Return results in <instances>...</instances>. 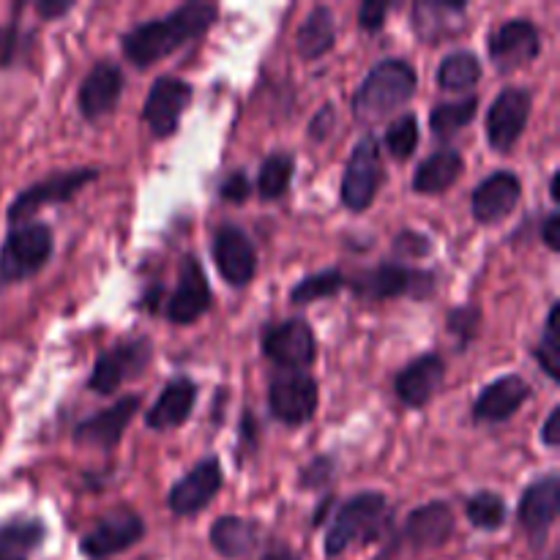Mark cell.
<instances>
[{
    "instance_id": "6da1fadb",
    "label": "cell",
    "mask_w": 560,
    "mask_h": 560,
    "mask_svg": "<svg viewBox=\"0 0 560 560\" xmlns=\"http://www.w3.org/2000/svg\"><path fill=\"white\" fill-rule=\"evenodd\" d=\"M219 20V5L213 0H189V3L178 5L170 14L156 16V20L140 22L124 33L120 47H124L126 58L137 66V69H148L156 60L167 58L175 49L184 44L195 42V38L206 36Z\"/></svg>"
},
{
    "instance_id": "7a4b0ae2",
    "label": "cell",
    "mask_w": 560,
    "mask_h": 560,
    "mask_svg": "<svg viewBox=\"0 0 560 560\" xmlns=\"http://www.w3.org/2000/svg\"><path fill=\"white\" fill-rule=\"evenodd\" d=\"M392 506L383 492H359L339 506L326 534V556L339 558L353 545H372L392 525Z\"/></svg>"
},
{
    "instance_id": "3957f363",
    "label": "cell",
    "mask_w": 560,
    "mask_h": 560,
    "mask_svg": "<svg viewBox=\"0 0 560 560\" xmlns=\"http://www.w3.org/2000/svg\"><path fill=\"white\" fill-rule=\"evenodd\" d=\"M416 85H419V74L408 60H381L355 91L353 115L359 120L386 118L416 96Z\"/></svg>"
},
{
    "instance_id": "277c9868",
    "label": "cell",
    "mask_w": 560,
    "mask_h": 560,
    "mask_svg": "<svg viewBox=\"0 0 560 560\" xmlns=\"http://www.w3.org/2000/svg\"><path fill=\"white\" fill-rule=\"evenodd\" d=\"M348 288L353 290L355 299L364 301H392L402 295L427 299L435 290V273L397 266V262H381V266L353 273L348 279Z\"/></svg>"
},
{
    "instance_id": "5b68a950",
    "label": "cell",
    "mask_w": 560,
    "mask_h": 560,
    "mask_svg": "<svg viewBox=\"0 0 560 560\" xmlns=\"http://www.w3.org/2000/svg\"><path fill=\"white\" fill-rule=\"evenodd\" d=\"M52 257V230L47 224H16L0 249V282H25Z\"/></svg>"
},
{
    "instance_id": "8992f818",
    "label": "cell",
    "mask_w": 560,
    "mask_h": 560,
    "mask_svg": "<svg viewBox=\"0 0 560 560\" xmlns=\"http://www.w3.org/2000/svg\"><path fill=\"white\" fill-rule=\"evenodd\" d=\"M383 184V159H381V142L375 135H364L353 148L348 167L342 175V206L348 211H366L375 202L377 189Z\"/></svg>"
},
{
    "instance_id": "52a82bcc",
    "label": "cell",
    "mask_w": 560,
    "mask_h": 560,
    "mask_svg": "<svg viewBox=\"0 0 560 560\" xmlns=\"http://www.w3.org/2000/svg\"><path fill=\"white\" fill-rule=\"evenodd\" d=\"M96 178H98L96 167H82V170H69V173H52L44 180H36L33 186L22 189L20 195L14 197V202L9 206L11 228H16V224H22L25 219H31L33 213L42 211V208L74 200L77 191H82Z\"/></svg>"
},
{
    "instance_id": "ba28073f",
    "label": "cell",
    "mask_w": 560,
    "mask_h": 560,
    "mask_svg": "<svg viewBox=\"0 0 560 560\" xmlns=\"http://www.w3.org/2000/svg\"><path fill=\"white\" fill-rule=\"evenodd\" d=\"M320 388L310 372H279L268 388V410L288 427H301L315 416Z\"/></svg>"
},
{
    "instance_id": "9c48e42d",
    "label": "cell",
    "mask_w": 560,
    "mask_h": 560,
    "mask_svg": "<svg viewBox=\"0 0 560 560\" xmlns=\"http://www.w3.org/2000/svg\"><path fill=\"white\" fill-rule=\"evenodd\" d=\"M151 342L148 339H129V342L118 345V348L107 350L93 364L91 377H88V388L102 397L115 394L126 381H135L145 372L151 364Z\"/></svg>"
},
{
    "instance_id": "30bf717a",
    "label": "cell",
    "mask_w": 560,
    "mask_h": 560,
    "mask_svg": "<svg viewBox=\"0 0 560 560\" xmlns=\"http://www.w3.org/2000/svg\"><path fill=\"white\" fill-rule=\"evenodd\" d=\"M530 107H534V93L528 88L512 85L498 93L487 113V140H490L492 151L509 153L517 145L528 126Z\"/></svg>"
},
{
    "instance_id": "8fae6325",
    "label": "cell",
    "mask_w": 560,
    "mask_h": 560,
    "mask_svg": "<svg viewBox=\"0 0 560 560\" xmlns=\"http://www.w3.org/2000/svg\"><path fill=\"white\" fill-rule=\"evenodd\" d=\"M145 536V523L140 520V514L131 512V509H115V512L104 514L80 541L82 556L91 560H107L113 556H120L129 547H135L137 541Z\"/></svg>"
},
{
    "instance_id": "7c38bea8",
    "label": "cell",
    "mask_w": 560,
    "mask_h": 560,
    "mask_svg": "<svg viewBox=\"0 0 560 560\" xmlns=\"http://www.w3.org/2000/svg\"><path fill=\"white\" fill-rule=\"evenodd\" d=\"M315 331L304 317L282 320L262 334V353L282 372H304L315 361Z\"/></svg>"
},
{
    "instance_id": "4fadbf2b",
    "label": "cell",
    "mask_w": 560,
    "mask_h": 560,
    "mask_svg": "<svg viewBox=\"0 0 560 560\" xmlns=\"http://www.w3.org/2000/svg\"><path fill=\"white\" fill-rule=\"evenodd\" d=\"M490 60L501 74L525 69L541 52V33L530 20H506L487 42Z\"/></svg>"
},
{
    "instance_id": "5bb4252c",
    "label": "cell",
    "mask_w": 560,
    "mask_h": 560,
    "mask_svg": "<svg viewBox=\"0 0 560 560\" xmlns=\"http://www.w3.org/2000/svg\"><path fill=\"white\" fill-rule=\"evenodd\" d=\"M222 465L219 459L206 457L195 465L186 476H180L167 492V509L178 517H191V514H200L213 498L222 490Z\"/></svg>"
},
{
    "instance_id": "9a60e30c",
    "label": "cell",
    "mask_w": 560,
    "mask_h": 560,
    "mask_svg": "<svg viewBox=\"0 0 560 560\" xmlns=\"http://www.w3.org/2000/svg\"><path fill=\"white\" fill-rule=\"evenodd\" d=\"M191 96H195L191 85L178 77H159L153 82L151 93L142 104V120L153 131V137L164 140V137H173L178 131L180 115L189 107Z\"/></svg>"
},
{
    "instance_id": "2e32d148",
    "label": "cell",
    "mask_w": 560,
    "mask_h": 560,
    "mask_svg": "<svg viewBox=\"0 0 560 560\" xmlns=\"http://www.w3.org/2000/svg\"><path fill=\"white\" fill-rule=\"evenodd\" d=\"M560 512V479L556 474L541 476L539 481L525 490L523 503H520V525L528 534L530 547L541 550L547 545L552 525H556Z\"/></svg>"
},
{
    "instance_id": "e0dca14e",
    "label": "cell",
    "mask_w": 560,
    "mask_h": 560,
    "mask_svg": "<svg viewBox=\"0 0 560 560\" xmlns=\"http://www.w3.org/2000/svg\"><path fill=\"white\" fill-rule=\"evenodd\" d=\"M213 262L233 288H246L257 273V249L249 235L235 224H222L213 233Z\"/></svg>"
},
{
    "instance_id": "ac0fdd59",
    "label": "cell",
    "mask_w": 560,
    "mask_h": 560,
    "mask_svg": "<svg viewBox=\"0 0 560 560\" xmlns=\"http://www.w3.org/2000/svg\"><path fill=\"white\" fill-rule=\"evenodd\" d=\"M211 304L213 295L211 288H208V279L200 260L197 257H186L184 266H180L178 288L170 295L167 306H164V315L175 326H191V323H197L211 310Z\"/></svg>"
},
{
    "instance_id": "d6986e66",
    "label": "cell",
    "mask_w": 560,
    "mask_h": 560,
    "mask_svg": "<svg viewBox=\"0 0 560 560\" xmlns=\"http://www.w3.org/2000/svg\"><path fill=\"white\" fill-rule=\"evenodd\" d=\"M523 180L512 170H498L487 175L470 195V213L479 224H498L520 206Z\"/></svg>"
},
{
    "instance_id": "ffe728a7",
    "label": "cell",
    "mask_w": 560,
    "mask_h": 560,
    "mask_svg": "<svg viewBox=\"0 0 560 560\" xmlns=\"http://www.w3.org/2000/svg\"><path fill=\"white\" fill-rule=\"evenodd\" d=\"M454 534V512L446 501H432L413 509L399 530V545H408L413 550H438L446 545Z\"/></svg>"
},
{
    "instance_id": "44dd1931",
    "label": "cell",
    "mask_w": 560,
    "mask_h": 560,
    "mask_svg": "<svg viewBox=\"0 0 560 560\" xmlns=\"http://www.w3.org/2000/svg\"><path fill=\"white\" fill-rule=\"evenodd\" d=\"M140 410V397L137 394H129V397L118 399L115 405H109L107 410L102 413H93L91 419L80 421L74 427V441L80 446H91V448H115L124 438L126 427L131 424V419Z\"/></svg>"
},
{
    "instance_id": "7402d4cb",
    "label": "cell",
    "mask_w": 560,
    "mask_h": 560,
    "mask_svg": "<svg viewBox=\"0 0 560 560\" xmlns=\"http://www.w3.org/2000/svg\"><path fill=\"white\" fill-rule=\"evenodd\" d=\"M120 93H124V71H120V66L113 63V60H98L91 74L82 80L77 104H80V113L88 120H98L118 107Z\"/></svg>"
},
{
    "instance_id": "603a6c76",
    "label": "cell",
    "mask_w": 560,
    "mask_h": 560,
    "mask_svg": "<svg viewBox=\"0 0 560 560\" xmlns=\"http://www.w3.org/2000/svg\"><path fill=\"white\" fill-rule=\"evenodd\" d=\"M530 397V386L520 375H503L481 388L479 399L474 402V421L479 424H503L512 419Z\"/></svg>"
},
{
    "instance_id": "cb8c5ba5",
    "label": "cell",
    "mask_w": 560,
    "mask_h": 560,
    "mask_svg": "<svg viewBox=\"0 0 560 560\" xmlns=\"http://www.w3.org/2000/svg\"><path fill=\"white\" fill-rule=\"evenodd\" d=\"M443 381H446V361L438 353H424L399 372L394 388L408 408H424L441 392Z\"/></svg>"
},
{
    "instance_id": "d4e9b609",
    "label": "cell",
    "mask_w": 560,
    "mask_h": 560,
    "mask_svg": "<svg viewBox=\"0 0 560 560\" xmlns=\"http://www.w3.org/2000/svg\"><path fill=\"white\" fill-rule=\"evenodd\" d=\"M468 3L463 0H419L413 5V31L424 44H441L463 33Z\"/></svg>"
},
{
    "instance_id": "484cf974",
    "label": "cell",
    "mask_w": 560,
    "mask_h": 560,
    "mask_svg": "<svg viewBox=\"0 0 560 560\" xmlns=\"http://www.w3.org/2000/svg\"><path fill=\"white\" fill-rule=\"evenodd\" d=\"M197 402V383L191 377L178 375L162 388L153 408L145 413V424L156 432L175 430L191 416Z\"/></svg>"
},
{
    "instance_id": "4316f807",
    "label": "cell",
    "mask_w": 560,
    "mask_h": 560,
    "mask_svg": "<svg viewBox=\"0 0 560 560\" xmlns=\"http://www.w3.org/2000/svg\"><path fill=\"white\" fill-rule=\"evenodd\" d=\"M337 44V20L328 5H315L295 33V52L304 60H320Z\"/></svg>"
},
{
    "instance_id": "83f0119b",
    "label": "cell",
    "mask_w": 560,
    "mask_h": 560,
    "mask_svg": "<svg viewBox=\"0 0 560 560\" xmlns=\"http://www.w3.org/2000/svg\"><path fill=\"white\" fill-rule=\"evenodd\" d=\"M463 170V153L454 151V148H443V151L432 153L430 159L419 164L413 175V191H419V195H443V191L457 184Z\"/></svg>"
},
{
    "instance_id": "f1b7e54d",
    "label": "cell",
    "mask_w": 560,
    "mask_h": 560,
    "mask_svg": "<svg viewBox=\"0 0 560 560\" xmlns=\"http://www.w3.org/2000/svg\"><path fill=\"white\" fill-rule=\"evenodd\" d=\"M257 539H260V525L246 517H233V514L219 517L211 525V534H208V541H211L213 550L230 560L249 556L257 547Z\"/></svg>"
},
{
    "instance_id": "f546056e",
    "label": "cell",
    "mask_w": 560,
    "mask_h": 560,
    "mask_svg": "<svg viewBox=\"0 0 560 560\" xmlns=\"http://www.w3.org/2000/svg\"><path fill=\"white\" fill-rule=\"evenodd\" d=\"M481 80V63L474 52L468 49H457V52L446 55L438 69V82L443 91H468V88L479 85Z\"/></svg>"
},
{
    "instance_id": "4dcf8cb0",
    "label": "cell",
    "mask_w": 560,
    "mask_h": 560,
    "mask_svg": "<svg viewBox=\"0 0 560 560\" xmlns=\"http://www.w3.org/2000/svg\"><path fill=\"white\" fill-rule=\"evenodd\" d=\"M342 288H348V277H345L339 268H326V271L301 279V282L290 290V301H293L295 306H306L312 304V301L331 299V295L342 293Z\"/></svg>"
},
{
    "instance_id": "1f68e13d",
    "label": "cell",
    "mask_w": 560,
    "mask_h": 560,
    "mask_svg": "<svg viewBox=\"0 0 560 560\" xmlns=\"http://www.w3.org/2000/svg\"><path fill=\"white\" fill-rule=\"evenodd\" d=\"M295 173V159L290 153H271L262 162L260 175H257V191L262 200H279L290 189V180Z\"/></svg>"
},
{
    "instance_id": "d6a6232c",
    "label": "cell",
    "mask_w": 560,
    "mask_h": 560,
    "mask_svg": "<svg viewBox=\"0 0 560 560\" xmlns=\"http://www.w3.org/2000/svg\"><path fill=\"white\" fill-rule=\"evenodd\" d=\"M44 536H47V530L38 520H11L0 528V552L27 558V552L42 547Z\"/></svg>"
},
{
    "instance_id": "836d02e7",
    "label": "cell",
    "mask_w": 560,
    "mask_h": 560,
    "mask_svg": "<svg viewBox=\"0 0 560 560\" xmlns=\"http://www.w3.org/2000/svg\"><path fill=\"white\" fill-rule=\"evenodd\" d=\"M476 109H479V96H465L452 104H438L430 118L432 131L438 137H454L476 118Z\"/></svg>"
},
{
    "instance_id": "e575fe53",
    "label": "cell",
    "mask_w": 560,
    "mask_h": 560,
    "mask_svg": "<svg viewBox=\"0 0 560 560\" xmlns=\"http://www.w3.org/2000/svg\"><path fill=\"white\" fill-rule=\"evenodd\" d=\"M465 514H468L474 528L498 530L506 523V501H503L498 492H476V495L465 503Z\"/></svg>"
},
{
    "instance_id": "d590c367",
    "label": "cell",
    "mask_w": 560,
    "mask_h": 560,
    "mask_svg": "<svg viewBox=\"0 0 560 560\" xmlns=\"http://www.w3.org/2000/svg\"><path fill=\"white\" fill-rule=\"evenodd\" d=\"M558 315H560V304L550 306V312H547V326H545V337H541V342L536 345L534 350V359L539 361V366L545 370V375L550 377V381H560V328H558Z\"/></svg>"
},
{
    "instance_id": "8d00e7d4",
    "label": "cell",
    "mask_w": 560,
    "mask_h": 560,
    "mask_svg": "<svg viewBox=\"0 0 560 560\" xmlns=\"http://www.w3.org/2000/svg\"><path fill=\"white\" fill-rule=\"evenodd\" d=\"M386 148L397 162H408L419 148V118L413 113H405L388 126Z\"/></svg>"
},
{
    "instance_id": "74e56055",
    "label": "cell",
    "mask_w": 560,
    "mask_h": 560,
    "mask_svg": "<svg viewBox=\"0 0 560 560\" xmlns=\"http://www.w3.org/2000/svg\"><path fill=\"white\" fill-rule=\"evenodd\" d=\"M448 334H454V337L459 339V348H465V345L470 342V339L479 334V326H481V310L474 304H465V306H457L454 312H448Z\"/></svg>"
},
{
    "instance_id": "f35d334b",
    "label": "cell",
    "mask_w": 560,
    "mask_h": 560,
    "mask_svg": "<svg viewBox=\"0 0 560 560\" xmlns=\"http://www.w3.org/2000/svg\"><path fill=\"white\" fill-rule=\"evenodd\" d=\"M337 470L339 468L334 457H315L310 465L299 470V487L301 490H320V487L331 485Z\"/></svg>"
},
{
    "instance_id": "ab89813d",
    "label": "cell",
    "mask_w": 560,
    "mask_h": 560,
    "mask_svg": "<svg viewBox=\"0 0 560 560\" xmlns=\"http://www.w3.org/2000/svg\"><path fill=\"white\" fill-rule=\"evenodd\" d=\"M394 252H397L399 257H408V260H419V257L430 255L432 241L427 238V235L408 230V233H399L397 238H394Z\"/></svg>"
},
{
    "instance_id": "60d3db41",
    "label": "cell",
    "mask_w": 560,
    "mask_h": 560,
    "mask_svg": "<svg viewBox=\"0 0 560 560\" xmlns=\"http://www.w3.org/2000/svg\"><path fill=\"white\" fill-rule=\"evenodd\" d=\"M219 195H222L224 202H235V206H241V202L249 200L252 180L246 178L244 170H235V173H230L228 178L222 180V186H219Z\"/></svg>"
},
{
    "instance_id": "b9f144b4",
    "label": "cell",
    "mask_w": 560,
    "mask_h": 560,
    "mask_svg": "<svg viewBox=\"0 0 560 560\" xmlns=\"http://www.w3.org/2000/svg\"><path fill=\"white\" fill-rule=\"evenodd\" d=\"M392 9H394V3L370 0V3H364L359 9V25L364 27V31L377 33L383 25H386V16H388V11H392Z\"/></svg>"
},
{
    "instance_id": "7bdbcfd3",
    "label": "cell",
    "mask_w": 560,
    "mask_h": 560,
    "mask_svg": "<svg viewBox=\"0 0 560 560\" xmlns=\"http://www.w3.org/2000/svg\"><path fill=\"white\" fill-rule=\"evenodd\" d=\"M334 120H337V115H334V107H331V104H326V107H323L320 113L315 115V120H312V126H310L312 140H326L328 131L334 129Z\"/></svg>"
},
{
    "instance_id": "ee69618b",
    "label": "cell",
    "mask_w": 560,
    "mask_h": 560,
    "mask_svg": "<svg viewBox=\"0 0 560 560\" xmlns=\"http://www.w3.org/2000/svg\"><path fill=\"white\" fill-rule=\"evenodd\" d=\"M16 47H20V38H16V25L11 27H0V63L9 66L14 60Z\"/></svg>"
},
{
    "instance_id": "f6af8a7d",
    "label": "cell",
    "mask_w": 560,
    "mask_h": 560,
    "mask_svg": "<svg viewBox=\"0 0 560 560\" xmlns=\"http://www.w3.org/2000/svg\"><path fill=\"white\" fill-rule=\"evenodd\" d=\"M74 9V0H36V11L44 20H55V16H66Z\"/></svg>"
},
{
    "instance_id": "bcb514c9",
    "label": "cell",
    "mask_w": 560,
    "mask_h": 560,
    "mask_svg": "<svg viewBox=\"0 0 560 560\" xmlns=\"http://www.w3.org/2000/svg\"><path fill=\"white\" fill-rule=\"evenodd\" d=\"M541 238H545L547 249L550 252L560 249V213L558 211H552L550 217L545 219V224H541Z\"/></svg>"
},
{
    "instance_id": "7dc6e473",
    "label": "cell",
    "mask_w": 560,
    "mask_h": 560,
    "mask_svg": "<svg viewBox=\"0 0 560 560\" xmlns=\"http://www.w3.org/2000/svg\"><path fill=\"white\" fill-rule=\"evenodd\" d=\"M541 441L545 446L556 448L560 443V408H552L550 416L545 419V427H541Z\"/></svg>"
},
{
    "instance_id": "c3c4849f",
    "label": "cell",
    "mask_w": 560,
    "mask_h": 560,
    "mask_svg": "<svg viewBox=\"0 0 560 560\" xmlns=\"http://www.w3.org/2000/svg\"><path fill=\"white\" fill-rule=\"evenodd\" d=\"M260 560H301V558L295 556L290 547H273V550H268Z\"/></svg>"
},
{
    "instance_id": "681fc988",
    "label": "cell",
    "mask_w": 560,
    "mask_h": 560,
    "mask_svg": "<svg viewBox=\"0 0 560 560\" xmlns=\"http://www.w3.org/2000/svg\"><path fill=\"white\" fill-rule=\"evenodd\" d=\"M558 180H560V173H558V170H556V173H552L550 175V197H552V200H560V195H558Z\"/></svg>"
},
{
    "instance_id": "f907efd6",
    "label": "cell",
    "mask_w": 560,
    "mask_h": 560,
    "mask_svg": "<svg viewBox=\"0 0 560 560\" xmlns=\"http://www.w3.org/2000/svg\"><path fill=\"white\" fill-rule=\"evenodd\" d=\"M0 560H27L22 556H11V552H0Z\"/></svg>"
}]
</instances>
